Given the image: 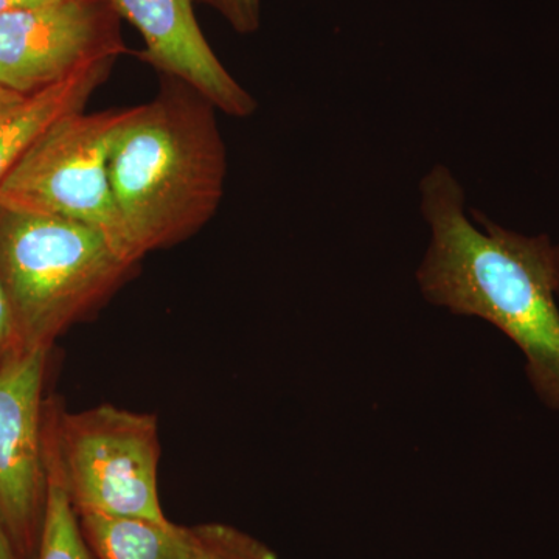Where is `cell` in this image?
I'll use <instances>...</instances> for the list:
<instances>
[{"mask_svg": "<svg viewBox=\"0 0 559 559\" xmlns=\"http://www.w3.org/2000/svg\"><path fill=\"white\" fill-rule=\"evenodd\" d=\"M183 559H278L249 533L227 524L180 525Z\"/></svg>", "mask_w": 559, "mask_h": 559, "instance_id": "cell-12", "label": "cell"}, {"mask_svg": "<svg viewBox=\"0 0 559 559\" xmlns=\"http://www.w3.org/2000/svg\"><path fill=\"white\" fill-rule=\"evenodd\" d=\"M46 509L38 549L33 559H95L81 528L79 513L69 498L49 426L44 421Z\"/></svg>", "mask_w": 559, "mask_h": 559, "instance_id": "cell-11", "label": "cell"}, {"mask_svg": "<svg viewBox=\"0 0 559 559\" xmlns=\"http://www.w3.org/2000/svg\"><path fill=\"white\" fill-rule=\"evenodd\" d=\"M44 418L76 513L170 521L157 491L160 440L153 415L103 404L79 414L44 407Z\"/></svg>", "mask_w": 559, "mask_h": 559, "instance_id": "cell-5", "label": "cell"}, {"mask_svg": "<svg viewBox=\"0 0 559 559\" xmlns=\"http://www.w3.org/2000/svg\"><path fill=\"white\" fill-rule=\"evenodd\" d=\"M110 186L134 259L189 240L224 200L227 150L216 108L182 81L160 76L114 140Z\"/></svg>", "mask_w": 559, "mask_h": 559, "instance_id": "cell-2", "label": "cell"}, {"mask_svg": "<svg viewBox=\"0 0 559 559\" xmlns=\"http://www.w3.org/2000/svg\"><path fill=\"white\" fill-rule=\"evenodd\" d=\"M219 14L238 35H253L261 27V0H193Z\"/></svg>", "mask_w": 559, "mask_h": 559, "instance_id": "cell-14", "label": "cell"}, {"mask_svg": "<svg viewBox=\"0 0 559 559\" xmlns=\"http://www.w3.org/2000/svg\"><path fill=\"white\" fill-rule=\"evenodd\" d=\"M430 245L417 280L425 299L492 323L524 353L538 399L559 412V307L555 246L547 235L503 229L477 210L466 215L454 175L436 165L421 180Z\"/></svg>", "mask_w": 559, "mask_h": 559, "instance_id": "cell-1", "label": "cell"}, {"mask_svg": "<svg viewBox=\"0 0 559 559\" xmlns=\"http://www.w3.org/2000/svg\"><path fill=\"white\" fill-rule=\"evenodd\" d=\"M27 97L9 90V87L3 86V84L0 83V120H2L3 117L9 116L11 110L16 109L17 106H20Z\"/></svg>", "mask_w": 559, "mask_h": 559, "instance_id": "cell-15", "label": "cell"}, {"mask_svg": "<svg viewBox=\"0 0 559 559\" xmlns=\"http://www.w3.org/2000/svg\"><path fill=\"white\" fill-rule=\"evenodd\" d=\"M116 62H98L28 95L0 120V182L58 120L86 109L92 95L109 80Z\"/></svg>", "mask_w": 559, "mask_h": 559, "instance_id": "cell-9", "label": "cell"}, {"mask_svg": "<svg viewBox=\"0 0 559 559\" xmlns=\"http://www.w3.org/2000/svg\"><path fill=\"white\" fill-rule=\"evenodd\" d=\"M121 21L142 36L140 60L160 76H170L200 92L216 110L246 119L257 100L231 76L212 49L194 14L193 0H110Z\"/></svg>", "mask_w": 559, "mask_h": 559, "instance_id": "cell-8", "label": "cell"}, {"mask_svg": "<svg viewBox=\"0 0 559 559\" xmlns=\"http://www.w3.org/2000/svg\"><path fill=\"white\" fill-rule=\"evenodd\" d=\"M28 352L31 348L22 333L9 290L0 277V371L16 362Z\"/></svg>", "mask_w": 559, "mask_h": 559, "instance_id": "cell-13", "label": "cell"}, {"mask_svg": "<svg viewBox=\"0 0 559 559\" xmlns=\"http://www.w3.org/2000/svg\"><path fill=\"white\" fill-rule=\"evenodd\" d=\"M132 109L80 110L58 120L0 182V210L84 224L138 264L109 176L114 140Z\"/></svg>", "mask_w": 559, "mask_h": 559, "instance_id": "cell-4", "label": "cell"}, {"mask_svg": "<svg viewBox=\"0 0 559 559\" xmlns=\"http://www.w3.org/2000/svg\"><path fill=\"white\" fill-rule=\"evenodd\" d=\"M0 559H21L2 520H0Z\"/></svg>", "mask_w": 559, "mask_h": 559, "instance_id": "cell-16", "label": "cell"}, {"mask_svg": "<svg viewBox=\"0 0 559 559\" xmlns=\"http://www.w3.org/2000/svg\"><path fill=\"white\" fill-rule=\"evenodd\" d=\"M100 231L57 216L0 210V277L28 348L97 310L135 270Z\"/></svg>", "mask_w": 559, "mask_h": 559, "instance_id": "cell-3", "label": "cell"}, {"mask_svg": "<svg viewBox=\"0 0 559 559\" xmlns=\"http://www.w3.org/2000/svg\"><path fill=\"white\" fill-rule=\"evenodd\" d=\"M47 348L0 371V520L21 559L35 558L46 509L43 384Z\"/></svg>", "mask_w": 559, "mask_h": 559, "instance_id": "cell-7", "label": "cell"}, {"mask_svg": "<svg viewBox=\"0 0 559 559\" xmlns=\"http://www.w3.org/2000/svg\"><path fill=\"white\" fill-rule=\"evenodd\" d=\"M51 0H0V14L9 11L31 9V7L43 5Z\"/></svg>", "mask_w": 559, "mask_h": 559, "instance_id": "cell-17", "label": "cell"}, {"mask_svg": "<svg viewBox=\"0 0 559 559\" xmlns=\"http://www.w3.org/2000/svg\"><path fill=\"white\" fill-rule=\"evenodd\" d=\"M555 261H557V296L559 299V246H555Z\"/></svg>", "mask_w": 559, "mask_h": 559, "instance_id": "cell-18", "label": "cell"}, {"mask_svg": "<svg viewBox=\"0 0 559 559\" xmlns=\"http://www.w3.org/2000/svg\"><path fill=\"white\" fill-rule=\"evenodd\" d=\"M95 559H183L180 525L140 518L79 514Z\"/></svg>", "mask_w": 559, "mask_h": 559, "instance_id": "cell-10", "label": "cell"}, {"mask_svg": "<svg viewBox=\"0 0 559 559\" xmlns=\"http://www.w3.org/2000/svg\"><path fill=\"white\" fill-rule=\"evenodd\" d=\"M110 0H51L0 14V83L32 95L127 53Z\"/></svg>", "mask_w": 559, "mask_h": 559, "instance_id": "cell-6", "label": "cell"}]
</instances>
